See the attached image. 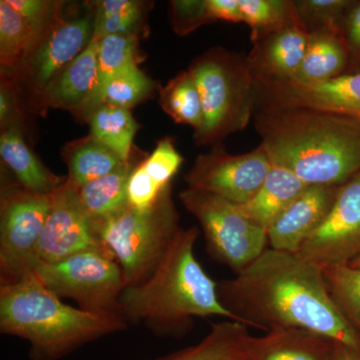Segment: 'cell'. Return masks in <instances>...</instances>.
<instances>
[{"label":"cell","mask_w":360,"mask_h":360,"mask_svg":"<svg viewBox=\"0 0 360 360\" xmlns=\"http://www.w3.org/2000/svg\"><path fill=\"white\" fill-rule=\"evenodd\" d=\"M108 250L84 210L77 189L68 181L52 194V206L39 243L40 264L60 262L84 251Z\"/></svg>","instance_id":"7c38bea8"},{"label":"cell","mask_w":360,"mask_h":360,"mask_svg":"<svg viewBox=\"0 0 360 360\" xmlns=\"http://www.w3.org/2000/svg\"><path fill=\"white\" fill-rule=\"evenodd\" d=\"M243 22L250 26L252 42L262 35L300 20L295 1L239 0Z\"/></svg>","instance_id":"f1b7e54d"},{"label":"cell","mask_w":360,"mask_h":360,"mask_svg":"<svg viewBox=\"0 0 360 360\" xmlns=\"http://www.w3.org/2000/svg\"><path fill=\"white\" fill-rule=\"evenodd\" d=\"M257 84L264 86L274 108L321 111L360 122V72L317 84H300L291 79Z\"/></svg>","instance_id":"4fadbf2b"},{"label":"cell","mask_w":360,"mask_h":360,"mask_svg":"<svg viewBox=\"0 0 360 360\" xmlns=\"http://www.w3.org/2000/svg\"><path fill=\"white\" fill-rule=\"evenodd\" d=\"M217 292L248 328L302 329L360 352V335L331 300L323 269L297 253L266 248L236 276L217 283Z\"/></svg>","instance_id":"6da1fadb"},{"label":"cell","mask_w":360,"mask_h":360,"mask_svg":"<svg viewBox=\"0 0 360 360\" xmlns=\"http://www.w3.org/2000/svg\"><path fill=\"white\" fill-rule=\"evenodd\" d=\"M341 35L348 51L360 56V2H354L343 21Z\"/></svg>","instance_id":"74e56055"},{"label":"cell","mask_w":360,"mask_h":360,"mask_svg":"<svg viewBox=\"0 0 360 360\" xmlns=\"http://www.w3.org/2000/svg\"><path fill=\"white\" fill-rule=\"evenodd\" d=\"M340 186H307L267 229L269 248L297 253L330 212Z\"/></svg>","instance_id":"5bb4252c"},{"label":"cell","mask_w":360,"mask_h":360,"mask_svg":"<svg viewBox=\"0 0 360 360\" xmlns=\"http://www.w3.org/2000/svg\"><path fill=\"white\" fill-rule=\"evenodd\" d=\"M208 13L213 21L243 22L239 0H207Z\"/></svg>","instance_id":"f35d334b"},{"label":"cell","mask_w":360,"mask_h":360,"mask_svg":"<svg viewBox=\"0 0 360 360\" xmlns=\"http://www.w3.org/2000/svg\"><path fill=\"white\" fill-rule=\"evenodd\" d=\"M300 20L309 33L315 30L341 34L343 21L354 2L348 0H300L295 1Z\"/></svg>","instance_id":"1f68e13d"},{"label":"cell","mask_w":360,"mask_h":360,"mask_svg":"<svg viewBox=\"0 0 360 360\" xmlns=\"http://www.w3.org/2000/svg\"><path fill=\"white\" fill-rule=\"evenodd\" d=\"M137 40L134 34L110 35L99 40L98 70L96 86L80 106L89 115L104 85L123 68L135 61Z\"/></svg>","instance_id":"484cf974"},{"label":"cell","mask_w":360,"mask_h":360,"mask_svg":"<svg viewBox=\"0 0 360 360\" xmlns=\"http://www.w3.org/2000/svg\"><path fill=\"white\" fill-rule=\"evenodd\" d=\"M96 224L103 245L122 267L127 286L153 274L181 229L172 186L153 207L139 210L127 205Z\"/></svg>","instance_id":"5b68a950"},{"label":"cell","mask_w":360,"mask_h":360,"mask_svg":"<svg viewBox=\"0 0 360 360\" xmlns=\"http://www.w3.org/2000/svg\"><path fill=\"white\" fill-rule=\"evenodd\" d=\"M134 168L129 162L123 163L77 189L82 206L94 221L108 219L129 205L127 184Z\"/></svg>","instance_id":"603a6c76"},{"label":"cell","mask_w":360,"mask_h":360,"mask_svg":"<svg viewBox=\"0 0 360 360\" xmlns=\"http://www.w3.org/2000/svg\"><path fill=\"white\" fill-rule=\"evenodd\" d=\"M182 162L184 158L175 148L174 142L165 139L158 142L153 153L142 161L141 165L156 186L165 189L172 186L170 182Z\"/></svg>","instance_id":"d6a6232c"},{"label":"cell","mask_w":360,"mask_h":360,"mask_svg":"<svg viewBox=\"0 0 360 360\" xmlns=\"http://www.w3.org/2000/svg\"><path fill=\"white\" fill-rule=\"evenodd\" d=\"M99 40L92 37L86 49L46 87L47 98L52 105L80 108L86 101L96 84Z\"/></svg>","instance_id":"ffe728a7"},{"label":"cell","mask_w":360,"mask_h":360,"mask_svg":"<svg viewBox=\"0 0 360 360\" xmlns=\"http://www.w3.org/2000/svg\"><path fill=\"white\" fill-rule=\"evenodd\" d=\"M348 265H349L350 267H354V269H360V257L355 258L354 262H350Z\"/></svg>","instance_id":"7bdbcfd3"},{"label":"cell","mask_w":360,"mask_h":360,"mask_svg":"<svg viewBox=\"0 0 360 360\" xmlns=\"http://www.w3.org/2000/svg\"><path fill=\"white\" fill-rule=\"evenodd\" d=\"M297 255L322 269L360 257V172L340 186L328 217Z\"/></svg>","instance_id":"30bf717a"},{"label":"cell","mask_w":360,"mask_h":360,"mask_svg":"<svg viewBox=\"0 0 360 360\" xmlns=\"http://www.w3.org/2000/svg\"><path fill=\"white\" fill-rule=\"evenodd\" d=\"M335 342L302 329H276L262 336H251L248 359L330 360Z\"/></svg>","instance_id":"e0dca14e"},{"label":"cell","mask_w":360,"mask_h":360,"mask_svg":"<svg viewBox=\"0 0 360 360\" xmlns=\"http://www.w3.org/2000/svg\"><path fill=\"white\" fill-rule=\"evenodd\" d=\"M141 20V11L122 15L96 18L94 37L103 39L110 35L132 34Z\"/></svg>","instance_id":"d590c367"},{"label":"cell","mask_w":360,"mask_h":360,"mask_svg":"<svg viewBox=\"0 0 360 360\" xmlns=\"http://www.w3.org/2000/svg\"><path fill=\"white\" fill-rule=\"evenodd\" d=\"M309 32L302 21L288 23L255 40L248 60L257 82L295 78L302 65Z\"/></svg>","instance_id":"9a60e30c"},{"label":"cell","mask_w":360,"mask_h":360,"mask_svg":"<svg viewBox=\"0 0 360 360\" xmlns=\"http://www.w3.org/2000/svg\"><path fill=\"white\" fill-rule=\"evenodd\" d=\"M245 360H248V359H245Z\"/></svg>","instance_id":"ee69618b"},{"label":"cell","mask_w":360,"mask_h":360,"mask_svg":"<svg viewBox=\"0 0 360 360\" xmlns=\"http://www.w3.org/2000/svg\"><path fill=\"white\" fill-rule=\"evenodd\" d=\"M174 27L180 35L193 32L213 21L208 13L207 0H179L172 2Z\"/></svg>","instance_id":"e575fe53"},{"label":"cell","mask_w":360,"mask_h":360,"mask_svg":"<svg viewBox=\"0 0 360 360\" xmlns=\"http://www.w3.org/2000/svg\"><path fill=\"white\" fill-rule=\"evenodd\" d=\"M257 127L270 163L290 170L309 186H340L360 172L359 120L272 108L259 116Z\"/></svg>","instance_id":"7a4b0ae2"},{"label":"cell","mask_w":360,"mask_h":360,"mask_svg":"<svg viewBox=\"0 0 360 360\" xmlns=\"http://www.w3.org/2000/svg\"><path fill=\"white\" fill-rule=\"evenodd\" d=\"M37 37L25 18L6 0L0 1L1 65L13 68L32 49Z\"/></svg>","instance_id":"4dcf8cb0"},{"label":"cell","mask_w":360,"mask_h":360,"mask_svg":"<svg viewBox=\"0 0 360 360\" xmlns=\"http://www.w3.org/2000/svg\"><path fill=\"white\" fill-rule=\"evenodd\" d=\"M198 236V227L180 229L153 274L124 288L120 307L127 323L144 324L161 338H181L193 326L194 317L236 321L220 302L217 283L194 255Z\"/></svg>","instance_id":"3957f363"},{"label":"cell","mask_w":360,"mask_h":360,"mask_svg":"<svg viewBox=\"0 0 360 360\" xmlns=\"http://www.w3.org/2000/svg\"><path fill=\"white\" fill-rule=\"evenodd\" d=\"M251 335L238 321L212 323L208 335L198 345L155 360H245Z\"/></svg>","instance_id":"7402d4cb"},{"label":"cell","mask_w":360,"mask_h":360,"mask_svg":"<svg viewBox=\"0 0 360 360\" xmlns=\"http://www.w3.org/2000/svg\"><path fill=\"white\" fill-rule=\"evenodd\" d=\"M307 186L290 170L272 165L255 195L245 205H238V207L246 219L267 231L274 220Z\"/></svg>","instance_id":"ac0fdd59"},{"label":"cell","mask_w":360,"mask_h":360,"mask_svg":"<svg viewBox=\"0 0 360 360\" xmlns=\"http://www.w3.org/2000/svg\"><path fill=\"white\" fill-rule=\"evenodd\" d=\"M127 326L122 317L66 304L33 276L0 285V331L27 341L32 360L61 359Z\"/></svg>","instance_id":"277c9868"},{"label":"cell","mask_w":360,"mask_h":360,"mask_svg":"<svg viewBox=\"0 0 360 360\" xmlns=\"http://www.w3.org/2000/svg\"><path fill=\"white\" fill-rule=\"evenodd\" d=\"M52 206L44 195L20 186L2 187L0 198V285L32 276L39 243Z\"/></svg>","instance_id":"9c48e42d"},{"label":"cell","mask_w":360,"mask_h":360,"mask_svg":"<svg viewBox=\"0 0 360 360\" xmlns=\"http://www.w3.org/2000/svg\"><path fill=\"white\" fill-rule=\"evenodd\" d=\"M153 86L151 80L139 70L136 63H130L104 85L92 111L101 105L129 110L148 96Z\"/></svg>","instance_id":"f546056e"},{"label":"cell","mask_w":360,"mask_h":360,"mask_svg":"<svg viewBox=\"0 0 360 360\" xmlns=\"http://www.w3.org/2000/svg\"><path fill=\"white\" fill-rule=\"evenodd\" d=\"M323 274L335 307L360 335V269L340 265L326 267Z\"/></svg>","instance_id":"83f0119b"},{"label":"cell","mask_w":360,"mask_h":360,"mask_svg":"<svg viewBox=\"0 0 360 360\" xmlns=\"http://www.w3.org/2000/svg\"><path fill=\"white\" fill-rule=\"evenodd\" d=\"M68 163L70 174L66 181L78 189L92 180L110 174L127 162L91 137L71 149Z\"/></svg>","instance_id":"d4e9b609"},{"label":"cell","mask_w":360,"mask_h":360,"mask_svg":"<svg viewBox=\"0 0 360 360\" xmlns=\"http://www.w3.org/2000/svg\"><path fill=\"white\" fill-rule=\"evenodd\" d=\"M200 92L202 123L195 131L202 143L248 127L255 106V79L248 58L212 52L188 70Z\"/></svg>","instance_id":"8992f818"},{"label":"cell","mask_w":360,"mask_h":360,"mask_svg":"<svg viewBox=\"0 0 360 360\" xmlns=\"http://www.w3.org/2000/svg\"><path fill=\"white\" fill-rule=\"evenodd\" d=\"M165 189L156 186L141 163L132 170L127 184L129 205L139 210H148L158 202Z\"/></svg>","instance_id":"836d02e7"},{"label":"cell","mask_w":360,"mask_h":360,"mask_svg":"<svg viewBox=\"0 0 360 360\" xmlns=\"http://www.w3.org/2000/svg\"><path fill=\"white\" fill-rule=\"evenodd\" d=\"M179 200L200 222L210 257L236 274L266 250L267 231L246 219L236 203L191 187Z\"/></svg>","instance_id":"ba28073f"},{"label":"cell","mask_w":360,"mask_h":360,"mask_svg":"<svg viewBox=\"0 0 360 360\" xmlns=\"http://www.w3.org/2000/svg\"><path fill=\"white\" fill-rule=\"evenodd\" d=\"M348 53L342 35L326 30L310 32L302 65L291 80L310 84L340 77L347 66Z\"/></svg>","instance_id":"44dd1931"},{"label":"cell","mask_w":360,"mask_h":360,"mask_svg":"<svg viewBox=\"0 0 360 360\" xmlns=\"http://www.w3.org/2000/svg\"><path fill=\"white\" fill-rule=\"evenodd\" d=\"M91 137L110 148L124 162H129L136 130V122L129 110L112 105H101L89 115Z\"/></svg>","instance_id":"cb8c5ba5"},{"label":"cell","mask_w":360,"mask_h":360,"mask_svg":"<svg viewBox=\"0 0 360 360\" xmlns=\"http://www.w3.org/2000/svg\"><path fill=\"white\" fill-rule=\"evenodd\" d=\"M33 276L61 300L77 302L80 309L124 319L120 296L127 283L108 250L84 251L60 262L40 264Z\"/></svg>","instance_id":"52a82bcc"},{"label":"cell","mask_w":360,"mask_h":360,"mask_svg":"<svg viewBox=\"0 0 360 360\" xmlns=\"http://www.w3.org/2000/svg\"><path fill=\"white\" fill-rule=\"evenodd\" d=\"M0 155L11 168L18 184L28 191L51 195L65 184L66 179L47 170L26 146L20 124L6 127L0 136Z\"/></svg>","instance_id":"d6986e66"},{"label":"cell","mask_w":360,"mask_h":360,"mask_svg":"<svg viewBox=\"0 0 360 360\" xmlns=\"http://www.w3.org/2000/svg\"><path fill=\"white\" fill-rule=\"evenodd\" d=\"M271 167L262 146L238 155L217 150L198 156L186 181L191 188L245 205L262 186Z\"/></svg>","instance_id":"8fae6325"},{"label":"cell","mask_w":360,"mask_h":360,"mask_svg":"<svg viewBox=\"0 0 360 360\" xmlns=\"http://www.w3.org/2000/svg\"><path fill=\"white\" fill-rule=\"evenodd\" d=\"M330 360H360V352L342 343L335 342Z\"/></svg>","instance_id":"b9f144b4"},{"label":"cell","mask_w":360,"mask_h":360,"mask_svg":"<svg viewBox=\"0 0 360 360\" xmlns=\"http://www.w3.org/2000/svg\"><path fill=\"white\" fill-rule=\"evenodd\" d=\"M161 104L175 122L191 125L195 131L200 129L202 123L200 96L189 71L182 72L163 89Z\"/></svg>","instance_id":"4316f807"},{"label":"cell","mask_w":360,"mask_h":360,"mask_svg":"<svg viewBox=\"0 0 360 360\" xmlns=\"http://www.w3.org/2000/svg\"><path fill=\"white\" fill-rule=\"evenodd\" d=\"M141 11L139 2L131 0H103L99 2L96 18L122 15Z\"/></svg>","instance_id":"ab89813d"},{"label":"cell","mask_w":360,"mask_h":360,"mask_svg":"<svg viewBox=\"0 0 360 360\" xmlns=\"http://www.w3.org/2000/svg\"><path fill=\"white\" fill-rule=\"evenodd\" d=\"M13 97L9 94L8 89L4 84L0 90V120L2 127L13 124Z\"/></svg>","instance_id":"60d3db41"},{"label":"cell","mask_w":360,"mask_h":360,"mask_svg":"<svg viewBox=\"0 0 360 360\" xmlns=\"http://www.w3.org/2000/svg\"><path fill=\"white\" fill-rule=\"evenodd\" d=\"M6 1L25 18L27 25L32 27L35 37H37L47 20L51 4L39 1V0H6Z\"/></svg>","instance_id":"8d00e7d4"},{"label":"cell","mask_w":360,"mask_h":360,"mask_svg":"<svg viewBox=\"0 0 360 360\" xmlns=\"http://www.w3.org/2000/svg\"><path fill=\"white\" fill-rule=\"evenodd\" d=\"M94 22L96 20L89 18L65 21L45 37L30 60L37 87L46 89L52 80L86 49L94 37Z\"/></svg>","instance_id":"2e32d148"}]
</instances>
